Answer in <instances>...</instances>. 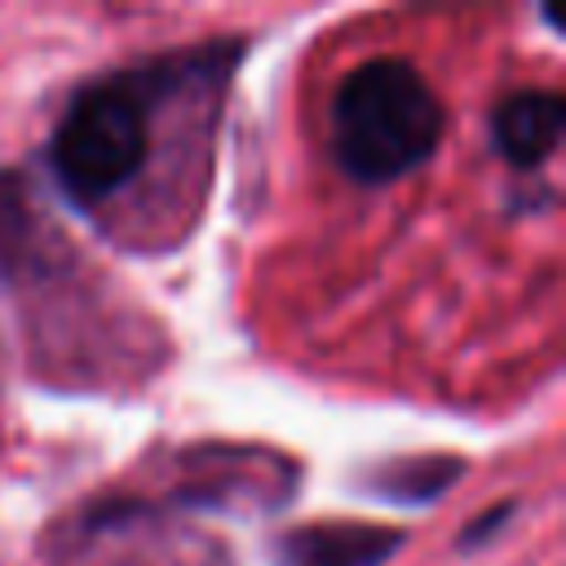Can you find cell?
<instances>
[{
    "instance_id": "7a4b0ae2",
    "label": "cell",
    "mask_w": 566,
    "mask_h": 566,
    "mask_svg": "<svg viewBox=\"0 0 566 566\" xmlns=\"http://www.w3.org/2000/svg\"><path fill=\"white\" fill-rule=\"evenodd\" d=\"M442 102L407 57H367L332 97V150L358 186L420 168L442 137Z\"/></svg>"
},
{
    "instance_id": "277c9868",
    "label": "cell",
    "mask_w": 566,
    "mask_h": 566,
    "mask_svg": "<svg viewBox=\"0 0 566 566\" xmlns=\"http://www.w3.org/2000/svg\"><path fill=\"white\" fill-rule=\"evenodd\" d=\"M566 106L548 88H517L491 111V142L513 168H539L562 142Z\"/></svg>"
},
{
    "instance_id": "3957f363",
    "label": "cell",
    "mask_w": 566,
    "mask_h": 566,
    "mask_svg": "<svg viewBox=\"0 0 566 566\" xmlns=\"http://www.w3.org/2000/svg\"><path fill=\"white\" fill-rule=\"evenodd\" d=\"M402 548V531L376 522H310L274 539V566H380Z\"/></svg>"
},
{
    "instance_id": "8992f818",
    "label": "cell",
    "mask_w": 566,
    "mask_h": 566,
    "mask_svg": "<svg viewBox=\"0 0 566 566\" xmlns=\"http://www.w3.org/2000/svg\"><path fill=\"white\" fill-rule=\"evenodd\" d=\"M504 517H513V504H500V509H486V513H482V517H478V522L469 526V535L460 539V548H478L482 539H491V535H495V531L504 526Z\"/></svg>"
},
{
    "instance_id": "5b68a950",
    "label": "cell",
    "mask_w": 566,
    "mask_h": 566,
    "mask_svg": "<svg viewBox=\"0 0 566 566\" xmlns=\"http://www.w3.org/2000/svg\"><path fill=\"white\" fill-rule=\"evenodd\" d=\"M460 478H464L460 455H402V460H380L376 469L358 473V486L389 504H429L447 495Z\"/></svg>"
},
{
    "instance_id": "6da1fadb",
    "label": "cell",
    "mask_w": 566,
    "mask_h": 566,
    "mask_svg": "<svg viewBox=\"0 0 566 566\" xmlns=\"http://www.w3.org/2000/svg\"><path fill=\"white\" fill-rule=\"evenodd\" d=\"M239 53V40L203 44L195 53L150 57L80 84L49 137V172L57 190L84 212H102L111 199H119L155 150L159 106Z\"/></svg>"
}]
</instances>
